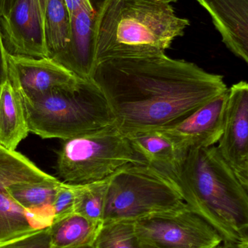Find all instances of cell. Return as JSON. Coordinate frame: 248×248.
<instances>
[{"mask_svg":"<svg viewBox=\"0 0 248 248\" xmlns=\"http://www.w3.org/2000/svg\"><path fill=\"white\" fill-rule=\"evenodd\" d=\"M93 80L125 135L173 125L228 90L223 76L165 53L103 61Z\"/></svg>","mask_w":248,"mask_h":248,"instance_id":"1","label":"cell"},{"mask_svg":"<svg viewBox=\"0 0 248 248\" xmlns=\"http://www.w3.org/2000/svg\"><path fill=\"white\" fill-rule=\"evenodd\" d=\"M188 208L231 246L248 243V189L215 146L189 150L170 176Z\"/></svg>","mask_w":248,"mask_h":248,"instance_id":"2","label":"cell"},{"mask_svg":"<svg viewBox=\"0 0 248 248\" xmlns=\"http://www.w3.org/2000/svg\"><path fill=\"white\" fill-rule=\"evenodd\" d=\"M189 25L167 0H106L96 10L97 65L165 53Z\"/></svg>","mask_w":248,"mask_h":248,"instance_id":"3","label":"cell"},{"mask_svg":"<svg viewBox=\"0 0 248 248\" xmlns=\"http://www.w3.org/2000/svg\"><path fill=\"white\" fill-rule=\"evenodd\" d=\"M22 103L29 132L42 139L64 141L115 123L109 103L93 79Z\"/></svg>","mask_w":248,"mask_h":248,"instance_id":"4","label":"cell"},{"mask_svg":"<svg viewBox=\"0 0 248 248\" xmlns=\"http://www.w3.org/2000/svg\"><path fill=\"white\" fill-rule=\"evenodd\" d=\"M186 206L177 186L165 173L145 161L128 163L108 177L102 224L135 222Z\"/></svg>","mask_w":248,"mask_h":248,"instance_id":"5","label":"cell"},{"mask_svg":"<svg viewBox=\"0 0 248 248\" xmlns=\"http://www.w3.org/2000/svg\"><path fill=\"white\" fill-rule=\"evenodd\" d=\"M144 160L115 124L64 140L56 169L61 182L83 185L103 180L117 169Z\"/></svg>","mask_w":248,"mask_h":248,"instance_id":"6","label":"cell"},{"mask_svg":"<svg viewBox=\"0 0 248 248\" xmlns=\"http://www.w3.org/2000/svg\"><path fill=\"white\" fill-rule=\"evenodd\" d=\"M135 224L139 235L157 248H217L223 243L218 232L187 205Z\"/></svg>","mask_w":248,"mask_h":248,"instance_id":"7","label":"cell"},{"mask_svg":"<svg viewBox=\"0 0 248 248\" xmlns=\"http://www.w3.org/2000/svg\"><path fill=\"white\" fill-rule=\"evenodd\" d=\"M7 68L8 80L22 102L32 101L83 79L50 58L8 53Z\"/></svg>","mask_w":248,"mask_h":248,"instance_id":"8","label":"cell"},{"mask_svg":"<svg viewBox=\"0 0 248 248\" xmlns=\"http://www.w3.org/2000/svg\"><path fill=\"white\" fill-rule=\"evenodd\" d=\"M218 151L248 189V84L240 81L228 90Z\"/></svg>","mask_w":248,"mask_h":248,"instance_id":"9","label":"cell"},{"mask_svg":"<svg viewBox=\"0 0 248 248\" xmlns=\"http://www.w3.org/2000/svg\"><path fill=\"white\" fill-rule=\"evenodd\" d=\"M227 97L228 90L183 120L158 130L171 141L183 157L189 150L213 147L218 142L223 133Z\"/></svg>","mask_w":248,"mask_h":248,"instance_id":"10","label":"cell"},{"mask_svg":"<svg viewBox=\"0 0 248 248\" xmlns=\"http://www.w3.org/2000/svg\"><path fill=\"white\" fill-rule=\"evenodd\" d=\"M0 29L9 54L50 58L43 24L34 0H16L10 13L0 18Z\"/></svg>","mask_w":248,"mask_h":248,"instance_id":"11","label":"cell"},{"mask_svg":"<svg viewBox=\"0 0 248 248\" xmlns=\"http://www.w3.org/2000/svg\"><path fill=\"white\" fill-rule=\"evenodd\" d=\"M96 10L93 4L83 6L69 17V36L65 50L54 61L80 78L93 79L96 56Z\"/></svg>","mask_w":248,"mask_h":248,"instance_id":"12","label":"cell"},{"mask_svg":"<svg viewBox=\"0 0 248 248\" xmlns=\"http://www.w3.org/2000/svg\"><path fill=\"white\" fill-rule=\"evenodd\" d=\"M211 16L222 41L248 62V0H197Z\"/></svg>","mask_w":248,"mask_h":248,"instance_id":"13","label":"cell"},{"mask_svg":"<svg viewBox=\"0 0 248 248\" xmlns=\"http://www.w3.org/2000/svg\"><path fill=\"white\" fill-rule=\"evenodd\" d=\"M134 151L149 166L170 177L183 156L178 153L170 140L159 130L138 131L127 134Z\"/></svg>","mask_w":248,"mask_h":248,"instance_id":"14","label":"cell"},{"mask_svg":"<svg viewBox=\"0 0 248 248\" xmlns=\"http://www.w3.org/2000/svg\"><path fill=\"white\" fill-rule=\"evenodd\" d=\"M29 133L21 99L7 80L0 89V145L14 151Z\"/></svg>","mask_w":248,"mask_h":248,"instance_id":"15","label":"cell"},{"mask_svg":"<svg viewBox=\"0 0 248 248\" xmlns=\"http://www.w3.org/2000/svg\"><path fill=\"white\" fill-rule=\"evenodd\" d=\"M61 182L55 178L52 180L15 184L4 189L22 208L37 216L50 227L54 219L52 203Z\"/></svg>","mask_w":248,"mask_h":248,"instance_id":"16","label":"cell"},{"mask_svg":"<svg viewBox=\"0 0 248 248\" xmlns=\"http://www.w3.org/2000/svg\"><path fill=\"white\" fill-rule=\"evenodd\" d=\"M49 226L19 205L5 189L0 190V246Z\"/></svg>","mask_w":248,"mask_h":248,"instance_id":"17","label":"cell"},{"mask_svg":"<svg viewBox=\"0 0 248 248\" xmlns=\"http://www.w3.org/2000/svg\"><path fill=\"white\" fill-rule=\"evenodd\" d=\"M101 225L76 213L54 220L48 227L52 248L93 246Z\"/></svg>","mask_w":248,"mask_h":248,"instance_id":"18","label":"cell"},{"mask_svg":"<svg viewBox=\"0 0 248 248\" xmlns=\"http://www.w3.org/2000/svg\"><path fill=\"white\" fill-rule=\"evenodd\" d=\"M55 179L21 153L7 150L0 145V190L15 184Z\"/></svg>","mask_w":248,"mask_h":248,"instance_id":"19","label":"cell"},{"mask_svg":"<svg viewBox=\"0 0 248 248\" xmlns=\"http://www.w3.org/2000/svg\"><path fill=\"white\" fill-rule=\"evenodd\" d=\"M44 31L50 58L54 59L68 45L69 17L64 0L45 1Z\"/></svg>","mask_w":248,"mask_h":248,"instance_id":"20","label":"cell"},{"mask_svg":"<svg viewBox=\"0 0 248 248\" xmlns=\"http://www.w3.org/2000/svg\"><path fill=\"white\" fill-rule=\"evenodd\" d=\"M93 248H157L137 232L135 222L117 221L102 224Z\"/></svg>","mask_w":248,"mask_h":248,"instance_id":"21","label":"cell"},{"mask_svg":"<svg viewBox=\"0 0 248 248\" xmlns=\"http://www.w3.org/2000/svg\"><path fill=\"white\" fill-rule=\"evenodd\" d=\"M107 179L77 185L74 212L90 221L102 224Z\"/></svg>","mask_w":248,"mask_h":248,"instance_id":"22","label":"cell"},{"mask_svg":"<svg viewBox=\"0 0 248 248\" xmlns=\"http://www.w3.org/2000/svg\"><path fill=\"white\" fill-rule=\"evenodd\" d=\"M77 185L61 182L52 203L54 220L74 214Z\"/></svg>","mask_w":248,"mask_h":248,"instance_id":"23","label":"cell"},{"mask_svg":"<svg viewBox=\"0 0 248 248\" xmlns=\"http://www.w3.org/2000/svg\"><path fill=\"white\" fill-rule=\"evenodd\" d=\"M0 248H52L48 227L1 245Z\"/></svg>","mask_w":248,"mask_h":248,"instance_id":"24","label":"cell"},{"mask_svg":"<svg viewBox=\"0 0 248 248\" xmlns=\"http://www.w3.org/2000/svg\"><path fill=\"white\" fill-rule=\"evenodd\" d=\"M7 55H8V52L4 46L1 29H0V89L1 86L8 80Z\"/></svg>","mask_w":248,"mask_h":248,"instance_id":"25","label":"cell"},{"mask_svg":"<svg viewBox=\"0 0 248 248\" xmlns=\"http://www.w3.org/2000/svg\"><path fill=\"white\" fill-rule=\"evenodd\" d=\"M16 0H0V18L10 13Z\"/></svg>","mask_w":248,"mask_h":248,"instance_id":"26","label":"cell"},{"mask_svg":"<svg viewBox=\"0 0 248 248\" xmlns=\"http://www.w3.org/2000/svg\"><path fill=\"white\" fill-rule=\"evenodd\" d=\"M234 248H248V243H241V244L234 246Z\"/></svg>","mask_w":248,"mask_h":248,"instance_id":"27","label":"cell"},{"mask_svg":"<svg viewBox=\"0 0 248 248\" xmlns=\"http://www.w3.org/2000/svg\"><path fill=\"white\" fill-rule=\"evenodd\" d=\"M217 248H234V246H231L230 244H227V243H223L222 244L220 245Z\"/></svg>","mask_w":248,"mask_h":248,"instance_id":"28","label":"cell"},{"mask_svg":"<svg viewBox=\"0 0 248 248\" xmlns=\"http://www.w3.org/2000/svg\"><path fill=\"white\" fill-rule=\"evenodd\" d=\"M77 248H93V246H84V247H80Z\"/></svg>","mask_w":248,"mask_h":248,"instance_id":"29","label":"cell"},{"mask_svg":"<svg viewBox=\"0 0 248 248\" xmlns=\"http://www.w3.org/2000/svg\"><path fill=\"white\" fill-rule=\"evenodd\" d=\"M167 1H170V2H175V1H177L178 0H167Z\"/></svg>","mask_w":248,"mask_h":248,"instance_id":"30","label":"cell"}]
</instances>
